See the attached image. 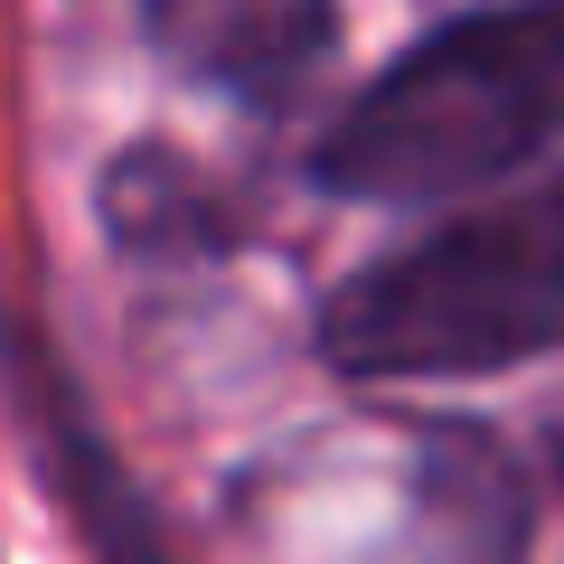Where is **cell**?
Instances as JSON below:
<instances>
[{"label": "cell", "instance_id": "3957f363", "mask_svg": "<svg viewBox=\"0 0 564 564\" xmlns=\"http://www.w3.org/2000/svg\"><path fill=\"white\" fill-rule=\"evenodd\" d=\"M339 0H151V39L170 66L245 104H282L311 66L329 57Z\"/></svg>", "mask_w": 564, "mask_h": 564}, {"label": "cell", "instance_id": "5b68a950", "mask_svg": "<svg viewBox=\"0 0 564 564\" xmlns=\"http://www.w3.org/2000/svg\"><path fill=\"white\" fill-rule=\"evenodd\" d=\"M29 423H39L47 480L66 489V508H76V527L95 536V555H104V564H170L161 536H151V518H141V499L122 489L113 452L95 443V423L66 404V386L47 377V367H29Z\"/></svg>", "mask_w": 564, "mask_h": 564}, {"label": "cell", "instance_id": "6da1fadb", "mask_svg": "<svg viewBox=\"0 0 564 564\" xmlns=\"http://www.w3.org/2000/svg\"><path fill=\"white\" fill-rule=\"evenodd\" d=\"M564 132V0H489L404 47L321 141L339 198H452L536 161Z\"/></svg>", "mask_w": 564, "mask_h": 564}, {"label": "cell", "instance_id": "8992f818", "mask_svg": "<svg viewBox=\"0 0 564 564\" xmlns=\"http://www.w3.org/2000/svg\"><path fill=\"white\" fill-rule=\"evenodd\" d=\"M555 462H564V433H555Z\"/></svg>", "mask_w": 564, "mask_h": 564}, {"label": "cell", "instance_id": "277c9868", "mask_svg": "<svg viewBox=\"0 0 564 564\" xmlns=\"http://www.w3.org/2000/svg\"><path fill=\"white\" fill-rule=\"evenodd\" d=\"M527 499L489 443H433L414 470L404 527L386 536L377 564H518Z\"/></svg>", "mask_w": 564, "mask_h": 564}, {"label": "cell", "instance_id": "7a4b0ae2", "mask_svg": "<svg viewBox=\"0 0 564 564\" xmlns=\"http://www.w3.org/2000/svg\"><path fill=\"white\" fill-rule=\"evenodd\" d=\"M564 339V170L443 217L321 311L348 377H489Z\"/></svg>", "mask_w": 564, "mask_h": 564}]
</instances>
